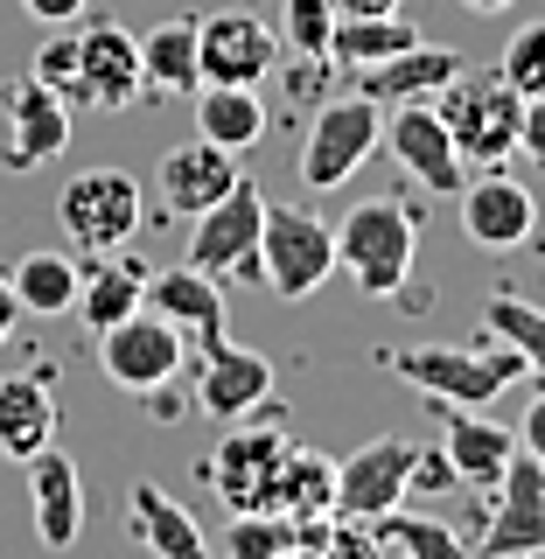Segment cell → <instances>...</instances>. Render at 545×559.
Wrapping results in <instances>:
<instances>
[{"instance_id": "cell-1", "label": "cell", "mask_w": 545, "mask_h": 559, "mask_svg": "<svg viewBox=\"0 0 545 559\" xmlns=\"http://www.w3.org/2000/svg\"><path fill=\"white\" fill-rule=\"evenodd\" d=\"M378 364L392 378H406L413 392L448 399V406H489L497 392H511L524 378L518 349H503L497 336H483V343H427V349H378Z\"/></svg>"}, {"instance_id": "cell-2", "label": "cell", "mask_w": 545, "mask_h": 559, "mask_svg": "<svg viewBox=\"0 0 545 559\" xmlns=\"http://www.w3.org/2000/svg\"><path fill=\"white\" fill-rule=\"evenodd\" d=\"M413 259H419V217L399 197H371L336 224V266L357 280V294H371V301L406 294Z\"/></svg>"}, {"instance_id": "cell-3", "label": "cell", "mask_w": 545, "mask_h": 559, "mask_svg": "<svg viewBox=\"0 0 545 559\" xmlns=\"http://www.w3.org/2000/svg\"><path fill=\"white\" fill-rule=\"evenodd\" d=\"M434 112H441V127L454 140V154H462V168H497L518 154V112L524 98L503 84V70H476V78H454L441 98H434Z\"/></svg>"}, {"instance_id": "cell-4", "label": "cell", "mask_w": 545, "mask_h": 559, "mask_svg": "<svg viewBox=\"0 0 545 559\" xmlns=\"http://www.w3.org/2000/svg\"><path fill=\"white\" fill-rule=\"evenodd\" d=\"M329 273H336V224L301 210V203H266V224H259V280H266L280 301H308V294H322Z\"/></svg>"}, {"instance_id": "cell-5", "label": "cell", "mask_w": 545, "mask_h": 559, "mask_svg": "<svg viewBox=\"0 0 545 559\" xmlns=\"http://www.w3.org/2000/svg\"><path fill=\"white\" fill-rule=\"evenodd\" d=\"M384 140V105L371 98H329L322 112L308 119V140H301V182L315 189V197H329V189H343L349 175H357L364 162H371V147Z\"/></svg>"}, {"instance_id": "cell-6", "label": "cell", "mask_w": 545, "mask_h": 559, "mask_svg": "<svg viewBox=\"0 0 545 559\" xmlns=\"http://www.w3.org/2000/svg\"><path fill=\"white\" fill-rule=\"evenodd\" d=\"M294 441L280 427H238L210 448L203 483L224 497V511H280V468H287Z\"/></svg>"}, {"instance_id": "cell-7", "label": "cell", "mask_w": 545, "mask_h": 559, "mask_svg": "<svg viewBox=\"0 0 545 559\" xmlns=\"http://www.w3.org/2000/svg\"><path fill=\"white\" fill-rule=\"evenodd\" d=\"M259 224H266V197H259V182L238 175L217 203L189 217V266H203L210 280H252L259 273Z\"/></svg>"}, {"instance_id": "cell-8", "label": "cell", "mask_w": 545, "mask_h": 559, "mask_svg": "<svg viewBox=\"0 0 545 559\" xmlns=\"http://www.w3.org/2000/svg\"><path fill=\"white\" fill-rule=\"evenodd\" d=\"M57 224L70 245L84 252H119L133 231H140V182L127 168H84L63 182L57 197Z\"/></svg>"}, {"instance_id": "cell-9", "label": "cell", "mask_w": 545, "mask_h": 559, "mask_svg": "<svg viewBox=\"0 0 545 559\" xmlns=\"http://www.w3.org/2000/svg\"><path fill=\"white\" fill-rule=\"evenodd\" d=\"M182 357H189V336L175 322H162V314H147V308L127 314V322H112V329H98V371L133 399H154L182 371Z\"/></svg>"}, {"instance_id": "cell-10", "label": "cell", "mask_w": 545, "mask_h": 559, "mask_svg": "<svg viewBox=\"0 0 545 559\" xmlns=\"http://www.w3.org/2000/svg\"><path fill=\"white\" fill-rule=\"evenodd\" d=\"M419 441L406 433H384V441H364L349 462H336V518H357V524H378L384 511L406 503V489L419 483Z\"/></svg>"}, {"instance_id": "cell-11", "label": "cell", "mask_w": 545, "mask_h": 559, "mask_svg": "<svg viewBox=\"0 0 545 559\" xmlns=\"http://www.w3.org/2000/svg\"><path fill=\"white\" fill-rule=\"evenodd\" d=\"M538 552H545V462L518 448L497 476V503H489L476 559H538Z\"/></svg>"}, {"instance_id": "cell-12", "label": "cell", "mask_w": 545, "mask_h": 559, "mask_svg": "<svg viewBox=\"0 0 545 559\" xmlns=\"http://www.w3.org/2000/svg\"><path fill=\"white\" fill-rule=\"evenodd\" d=\"M384 147H392V162L406 168L419 189H434V197H462L469 168H462V154H454L441 112H434V98L384 105Z\"/></svg>"}, {"instance_id": "cell-13", "label": "cell", "mask_w": 545, "mask_h": 559, "mask_svg": "<svg viewBox=\"0 0 545 559\" xmlns=\"http://www.w3.org/2000/svg\"><path fill=\"white\" fill-rule=\"evenodd\" d=\"M140 98V35L119 22H92L78 35V84H70V112H127Z\"/></svg>"}, {"instance_id": "cell-14", "label": "cell", "mask_w": 545, "mask_h": 559, "mask_svg": "<svg viewBox=\"0 0 545 559\" xmlns=\"http://www.w3.org/2000/svg\"><path fill=\"white\" fill-rule=\"evenodd\" d=\"M280 63V35L252 8H217L197 22V70L203 84H259Z\"/></svg>"}, {"instance_id": "cell-15", "label": "cell", "mask_w": 545, "mask_h": 559, "mask_svg": "<svg viewBox=\"0 0 545 559\" xmlns=\"http://www.w3.org/2000/svg\"><path fill=\"white\" fill-rule=\"evenodd\" d=\"M203 349V371H197V413L210 419H252L259 406H266V392H273V364L259 357V349H238L232 336H210L197 343Z\"/></svg>"}, {"instance_id": "cell-16", "label": "cell", "mask_w": 545, "mask_h": 559, "mask_svg": "<svg viewBox=\"0 0 545 559\" xmlns=\"http://www.w3.org/2000/svg\"><path fill=\"white\" fill-rule=\"evenodd\" d=\"M462 231L469 245H483V252H518L524 238L538 231V203H532V189L518 182V175H469L462 182Z\"/></svg>"}, {"instance_id": "cell-17", "label": "cell", "mask_w": 545, "mask_h": 559, "mask_svg": "<svg viewBox=\"0 0 545 559\" xmlns=\"http://www.w3.org/2000/svg\"><path fill=\"white\" fill-rule=\"evenodd\" d=\"M232 182H238V154H224L217 140H203V133L154 162V203H162L175 224H189L197 210H210Z\"/></svg>"}, {"instance_id": "cell-18", "label": "cell", "mask_w": 545, "mask_h": 559, "mask_svg": "<svg viewBox=\"0 0 545 559\" xmlns=\"http://www.w3.org/2000/svg\"><path fill=\"white\" fill-rule=\"evenodd\" d=\"M0 105H8V147H0L8 168H43L70 147V98H57L49 84L22 78L0 92Z\"/></svg>"}, {"instance_id": "cell-19", "label": "cell", "mask_w": 545, "mask_h": 559, "mask_svg": "<svg viewBox=\"0 0 545 559\" xmlns=\"http://www.w3.org/2000/svg\"><path fill=\"white\" fill-rule=\"evenodd\" d=\"M28 518H35V538H43L49 552H70L84 532V476L78 462L49 441L43 454H28Z\"/></svg>"}, {"instance_id": "cell-20", "label": "cell", "mask_w": 545, "mask_h": 559, "mask_svg": "<svg viewBox=\"0 0 545 559\" xmlns=\"http://www.w3.org/2000/svg\"><path fill=\"white\" fill-rule=\"evenodd\" d=\"M427 406L441 413V454H448V468L462 483H476V489H497L503 462L518 454V433L497 427V419H483V406H448V399H427Z\"/></svg>"}, {"instance_id": "cell-21", "label": "cell", "mask_w": 545, "mask_h": 559, "mask_svg": "<svg viewBox=\"0 0 545 559\" xmlns=\"http://www.w3.org/2000/svg\"><path fill=\"white\" fill-rule=\"evenodd\" d=\"M454 78H462V49H448V43H413V49H399V57L357 70V84H364V98H371V105L441 98Z\"/></svg>"}, {"instance_id": "cell-22", "label": "cell", "mask_w": 545, "mask_h": 559, "mask_svg": "<svg viewBox=\"0 0 545 559\" xmlns=\"http://www.w3.org/2000/svg\"><path fill=\"white\" fill-rule=\"evenodd\" d=\"M147 314H162V322H175L182 336H224V280H210L203 266H162L147 273Z\"/></svg>"}, {"instance_id": "cell-23", "label": "cell", "mask_w": 545, "mask_h": 559, "mask_svg": "<svg viewBox=\"0 0 545 559\" xmlns=\"http://www.w3.org/2000/svg\"><path fill=\"white\" fill-rule=\"evenodd\" d=\"M57 441V384L35 371H0V454L28 462Z\"/></svg>"}, {"instance_id": "cell-24", "label": "cell", "mask_w": 545, "mask_h": 559, "mask_svg": "<svg viewBox=\"0 0 545 559\" xmlns=\"http://www.w3.org/2000/svg\"><path fill=\"white\" fill-rule=\"evenodd\" d=\"M127 532L140 538V552H154V559H210L203 524L189 518L162 483H133L127 489Z\"/></svg>"}, {"instance_id": "cell-25", "label": "cell", "mask_w": 545, "mask_h": 559, "mask_svg": "<svg viewBox=\"0 0 545 559\" xmlns=\"http://www.w3.org/2000/svg\"><path fill=\"white\" fill-rule=\"evenodd\" d=\"M273 112L259 98V84H197V133L217 140L224 154H252L266 140Z\"/></svg>"}, {"instance_id": "cell-26", "label": "cell", "mask_w": 545, "mask_h": 559, "mask_svg": "<svg viewBox=\"0 0 545 559\" xmlns=\"http://www.w3.org/2000/svg\"><path fill=\"white\" fill-rule=\"evenodd\" d=\"M197 22H162L140 35V92L154 98H197Z\"/></svg>"}, {"instance_id": "cell-27", "label": "cell", "mask_w": 545, "mask_h": 559, "mask_svg": "<svg viewBox=\"0 0 545 559\" xmlns=\"http://www.w3.org/2000/svg\"><path fill=\"white\" fill-rule=\"evenodd\" d=\"M147 308V266L140 259H105V266H92L78 280V308L70 314H84V329H112V322H127V314Z\"/></svg>"}, {"instance_id": "cell-28", "label": "cell", "mask_w": 545, "mask_h": 559, "mask_svg": "<svg viewBox=\"0 0 545 559\" xmlns=\"http://www.w3.org/2000/svg\"><path fill=\"white\" fill-rule=\"evenodd\" d=\"M419 28L406 14H336V28H329V63L336 70H364V63H384L399 57V49H413Z\"/></svg>"}, {"instance_id": "cell-29", "label": "cell", "mask_w": 545, "mask_h": 559, "mask_svg": "<svg viewBox=\"0 0 545 559\" xmlns=\"http://www.w3.org/2000/svg\"><path fill=\"white\" fill-rule=\"evenodd\" d=\"M78 280H84L78 259L22 252L14 273H8V287H14V301H22V314H70V308H78Z\"/></svg>"}, {"instance_id": "cell-30", "label": "cell", "mask_w": 545, "mask_h": 559, "mask_svg": "<svg viewBox=\"0 0 545 559\" xmlns=\"http://www.w3.org/2000/svg\"><path fill=\"white\" fill-rule=\"evenodd\" d=\"M483 329H489L503 349H518L524 378L545 392V308L524 301V294H489V301H483Z\"/></svg>"}, {"instance_id": "cell-31", "label": "cell", "mask_w": 545, "mask_h": 559, "mask_svg": "<svg viewBox=\"0 0 545 559\" xmlns=\"http://www.w3.org/2000/svg\"><path fill=\"white\" fill-rule=\"evenodd\" d=\"M280 518L294 524H322L336 518V462L315 448H294L287 468H280Z\"/></svg>"}, {"instance_id": "cell-32", "label": "cell", "mask_w": 545, "mask_h": 559, "mask_svg": "<svg viewBox=\"0 0 545 559\" xmlns=\"http://www.w3.org/2000/svg\"><path fill=\"white\" fill-rule=\"evenodd\" d=\"M301 552V524L280 511H232L224 524V559H287Z\"/></svg>"}, {"instance_id": "cell-33", "label": "cell", "mask_w": 545, "mask_h": 559, "mask_svg": "<svg viewBox=\"0 0 545 559\" xmlns=\"http://www.w3.org/2000/svg\"><path fill=\"white\" fill-rule=\"evenodd\" d=\"M378 538L384 552H413V559H476L462 546V532H448L441 518H406V503L378 518Z\"/></svg>"}, {"instance_id": "cell-34", "label": "cell", "mask_w": 545, "mask_h": 559, "mask_svg": "<svg viewBox=\"0 0 545 559\" xmlns=\"http://www.w3.org/2000/svg\"><path fill=\"white\" fill-rule=\"evenodd\" d=\"M497 70H503V84H511L518 98H545V22H524L511 43H503Z\"/></svg>"}, {"instance_id": "cell-35", "label": "cell", "mask_w": 545, "mask_h": 559, "mask_svg": "<svg viewBox=\"0 0 545 559\" xmlns=\"http://www.w3.org/2000/svg\"><path fill=\"white\" fill-rule=\"evenodd\" d=\"M287 49L294 57H322L329 63V28H336V0H287Z\"/></svg>"}, {"instance_id": "cell-36", "label": "cell", "mask_w": 545, "mask_h": 559, "mask_svg": "<svg viewBox=\"0 0 545 559\" xmlns=\"http://www.w3.org/2000/svg\"><path fill=\"white\" fill-rule=\"evenodd\" d=\"M308 559H384V538H378V524H357V518H329Z\"/></svg>"}, {"instance_id": "cell-37", "label": "cell", "mask_w": 545, "mask_h": 559, "mask_svg": "<svg viewBox=\"0 0 545 559\" xmlns=\"http://www.w3.org/2000/svg\"><path fill=\"white\" fill-rule=\"evenodd\" d=\"M28 78L35 84H49L57 98H70V84H78V35H49L43 49H35V63H28Z\"/></svg>"}, {"instance_id": "cell-38", "label": "cell", "mask_w": 545, "mask_h": 559, "mask_svg": "<svg viewBox=\"0 0 545 559\" xmlns=\"http://www.w3.org/2000/svg\"><path fill=\"white\" fill-rule=\"evenodd\" d=\"M518 154L545 162V98H524V112H518Z\"/></svg>"}, {"instance_id": "cell-39", "label": "cell", "mask_w": 545, "mask_h": 559, "mask_svg": "<svg viewBox=\"0 0 545 559\" xmlns=\"http://www.w3.org/2000/svg\"><path fill=\"white\" fill-rule=\"evenodd\" d=\"M518 448H524V454H538V462H545V392H538L532 406H524V419H518Z\"/></svg>"}, {"instance_id": "cell-40", "label": "cell", "mask_w": 545, "mask_h": 559, "mask_svg": "<svg viewBox=\"0 0 545 559\" xmlns=\"http://www.w3.org/2000/svg\"><path fill=\"white\" fill-rule=\"evenodd\" d=\"M22 8L35 14V22H49V28H70L84 14V0H22Z\"/></svg>"}, {"instance_id": "cell-41", "label": "cell", "mask_w": 545, "mask_h": 559, "mask_svg": "<svg viewBox=\"0 0 545 559\" xmlns=\"http://www.w3.org/2000/svg\"><path fill=\"white\" fill-rule=\"evenodd\" d=\"M14 322H22V301H14V287H8V273H0V343L14 336Z\"/></svg>"}, {"instance_id": "cell-42", "label": "cell", "mask_w": 545, "mask_h": 559, "mask_svg": "<svg viewBox=\"0 0 545 559\" xmlns=\"http://www.w3.org/2000/svg\"><path fill=\"white\" fill-rule=\"evenodd\" d=\"M336 14H399V0H336Z\"/></svg>"}, {"instance_id": "cell-43", "label": "cell", "mask_w": 545, "mask_h": 559, "mask_svg": "<svg viewBox=\"0 0 545 559\" xmlns=\"http://www.w3.org/2000/svg\"><path fill=\"white\" fill-rule=\"evenodd\" d=\"M454 8H462V14H503L511 0H454Z\"/></svg>"}, {"instance_id": "cell-44", "label": "cell", "mask_w": 545, "mask_h": 559, "mask_svg": "<svg viewBox=\"0 0 545 559\" xmlns=\"http://www.w3.org/2000/svg\"><path fill=\"white\" fill-rule=\"evenodd\" d=\"M538 245H545V203H538Z\"/></svg>"}, {"instance_id": "cell-45", "label": "cell", "mask_w": 545, "mask_h": 559, "mask_svg": "<svg viewBox=\"0 0 545 559\" xmlns=\"http://www.w3.org/2000/svg\"><path fill=\"white\" fill-rule=\"evenodd\" d=\"M384 559H413V552H384Z\"/></svg>"}, {"instance_id": "cell-46", "label": "cell", "mask_w": 545, "mask_h": 559, "mask_svg": "<svg viewBox=\"0 0 545 559\" xmlns=\"http://www.w3.org/2000/svg\"><path fill=\"white\" fill-rule=\"evenodd\" d=\"M287 559H308V552H287Z\"/></svg>"}]
</instances>
